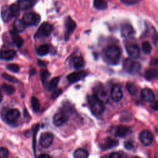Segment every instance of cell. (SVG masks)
I'll return each mask as SVG.
<instances>
[{
  "label": "cell",
  "instance_id": "6da1fadb",
  "mask_svg": "<svg viewBox=\"0 0 158 158\" xmlns=\"http://www.w3.org/2000/svg\"><path fill=\"white\" fill-rule=\"evenodd\" d=\"M89 107L92 113L95 115H101L105 110L104 103L97 98L94 94L88 97Z\"/></svg>",
  "mask_w": 158,
  "mask_h": 158
},
{
  "label": "cell",
  "instance_id": "7a4b0ae2",
  "mask_svg": "<svg viewBox=\"0 0 158 158\" xmlns=\"http://www.w3.org/2000/svg\"><path fill=\"white\" fill-rule=\"evenodd\" d=\"M105 56L109 63L112 64H117L120 58V49L115 45L109 46L105 51Z\"/></svg>",
  "mask_w": 158,
  "mask_h": 158
},
{
  "label": "cell",
  "instance_id": "3957f363",
  "mask_svg": "<svg viewBox=\"0 0 158 158\" xmlns=\"http://www.w3.org/2000/svg\"><path fill=\"white\" fill-rule=\"evenodd\" d=\"M123 67L124 70L127 73L136 74L140 71L141 65L139 62L134 59H127L123 62Z\"/></svg>",
  "mask_w": 158,
  "mask_h": 158
},
{
  "label": "cell",
  "instance_id": "277c9868",
  "mask_svg": "<svg viewBox=\"0 0 158 158\" xmlns=\"http://www.w3.org/2000/svg\"><path fill=\"white\" fill-rule=\"evenodd\" d=\"M52 29L53 28L52 25L48 22H44L39 27L35 35V38H39L42 37H48L51 35Z\"/></svg>",
  "mask_w": 158,
  "mask_h": 158
},
{
  "label": "cell",
  "instance_id": "5b68a950",
  "mask_svg": "<svg viewBox=\"0 0 158 158\" xmlns=\"http://www.w3.org/2000/svg\"><path fill=\"white\" fill-rule=\"evenodd\" d=\"M40 19L39 14L35 12H28L23 15L22 20L26 25H35L40 22Z\"/></svg>",
  "mask_w": 158,
  "mask_h": 158
},
{
  "label": "cell",
  "instance_id": "8992f818",
  "mask_svg": "<svg viewBox=\"0 0 158 158\" xmlns=\"http://www.w3.org/2000/svg\"><path fill=\"white\" fill-rule=\"evenodd\" d=\"M54 139V135L51 132H44L42 133L40 137L39 143L41 147L44 148H47L49 147L52 142Z\"/></svg>",
  "mask_w": 158,
  "mask_h": 158
},
{
  "label": "cell",
  "instance_id": "52a82bcc",
  "mask_svg": "<svg viewBox=\"0 0 158 158\" xmlns=\"http://www.w3.org/2000/svg\"><path fill=\"white\" fill-rule=\"evenodd\" d=\"M69 119V115L64 110H60L57 112L53 116V123L57 126L59 127L65 123Z\"/></svg>",
  "mask_w": 158,
  "mask_h": 158
},
{
  "label": "cell",
  "instance_id": "ba28073f",
  "mask_svg": "<svg viewBox=\"0 0 158 158\" xmlns=\"http://www.w3.org/2000/svg\"><path fill=\"white\" fill-rule=\"evenodd\" d=\"M94 95L104 104L109 101V96L104 88L101 85H98L93 89Z\"/></svg>",
  "mask_w": 158,
  "mask_h": 158
},
{
  "label": "cell",
  "instance_id": "9c48e42d",
  "mask_svg": "<svg viewBox=\"0 0 158 158\" xmlns=\"http://www.w3.org/2000/svg\"><path fill=\"white\" fill-rule=\"evenodd\" d=\"M65 40H68L76 28V23L70 17H67L65 19Z\"/></svg>",
  "mask_w": 158,
  "mask_h": 158
},
{
  "label": "cell",
  "instance_id": "30bf717a",
  "mask_svg": "<svg viewBox=\"0 0 158 158\" xmlns=\"http://www.w3.org/2000/svg\"><path fill=\"white\" fill-rule=\"evenodd\" d=\"M119 142L117 139L107 137L104 138L100 143V147L102 150H107L118 146Z\"/></svg>",
  "mask_w": 158,
  "mask_h": 158
},
{
  "label": "cell",
  "instance_id": "8fae6325",
  "mask_svg": "<svg viewBox=\"0 0 158 158\" xmlns=\"http://www.w3.org/2000/svg\"><path fill=\"white\" fill-rule=\"evenodd\" d=\"M153 135L152 133L148 130H144L139 134V139L141 143L144 146H149L153 141Z\"/></svg>",
  "mask_w": 158,
  "mask_h": 158
},
{
  "label": "cell",
  "instance_id": "7c38bea8",
  "mask_svg": "<svg viewBox=\"0 0 158 158\" xmlns=\"http://www.w3.org/2000/svg\"><path fill=\"white\" fill-rule=\"evenodd\" d=\"M110 97L115 102L120 101L123 98V92L118 85H114L110 91Z\"/></svg>",
  "mask_w": 158,
  "mask_h": 158
},
{
  "label": "cell",
  "instance_id": "4fadbf2b",
  "mask_svg": "<svg viewBox=\"0 0 158 158\" xmlns=\"http://www.w3.org/2000/svg\"><path fill=\"white\" fill-rule=\"evenodd\" d=\"M86 75H87L86 72H85V71H83V70H80V71L75 72H73V73L69 74L67 76V80L69 82H70V83H75V82L81 80Z\"/></svg>",
  "mask_w": 158,
  "mask_h": 158
},
{
  "label": "cell",
  "instance_id": "5bb4252c",
  "mask_svg": "<svg viewBox=\"0 0 158 158\" xmlns=\"http://www.w3.org/2000/svg\"><path fill=\"white\" fill-rule=\"evenodd\" d=\"M125 49L128 54L133 59L137 58L139 56L140 51L138 45L135 44H129L125 46Z\"/></svg>",
  "mask_w": 158,
  "mask_h": 158
},
{
  "label": "cell",
  "instance_id": "9a60e30c",
  "mask_svg": "<svg viewBox=\"0 0 158 158\" xmlns=\"http://www.w3.org/2000/svg\"><path fill=\"white\" fill-rule=\"evenodd\" d=\"M141 95L142 99L146 102L151 103L155 101V94L151 89L144 88L142 89Z\"/></svg>",
  "mask_w": 158,
  "mask_h": 158
},
{
  "label": "cell",
  "instance_id": "2e32d148",
  "mask_svg": "<svg viewBox=\"0 0 158 158\" xmlns=\"http://www.w3.org/2000/svg\"><path fill=\"white\" fill-rule=\"evenodd\" d=\"M20 111L17 109H12L9 110L6 115V118L9 123L15 122L20 117Z\"/></svg>",
  "mask_w": 158,
  "mask_h": 158
},
{
  "label": "cell",
  "instance_id": "e0dca14e",
  "mask_svg": "<svg viewBox=\"0 0 158 158\" xmlns=\"http://www.w3.org/2000/svg\"><path fill=\"white\" fill-rule=\"evenodd\" d=\"M1 17L4 22H7L10 21L12 18V15L10 9V6L5 5L1 8Z\"/></svg>",
  "mask_w": 158,
  "mask_h": 158
},
{
  "label": "cell",
  "instance_id": "ac0fdd59",
  "mask_svg": "<svg viewBox=\"0 0 158 158\" xmlns=\"http://www.w3.org/2000/svg\"><path fill=\"white\" fill-rule=\"evenodd\" d=\"M130 131V128L129 127L125 125H119L115 128L114 134L116 136L122 138L127 136Z\"/></svg>",
  "mask_w": 158,
  "mask_h": 158
},
{
  "label": "cell",
  "instance_id": "d6986e66",
  "mask_svg": "<svg viewBox=\"0 0 158 158\" xmlns=\"http://www.w3.org/2000/svg\"><path fill=\"white\" fill-rule=\"evenodd\" d=\"M37 0H19L17 4L22 10H27L32 7Z\"/></svg>",
  "mask_w": 158,
  "mask_h": 158
},
{
  "label": "cell",
  "instance_id": "ffe728a7",
  "mask_svg": "<svg viewBox=\"0 0 158 158\" xmlns=\"http://www.w3.org/2000/svg\"><path fill=\"white\" fill-rule=\"evenodd\" d=\"M134 34V29L131 25L125 24L121 27V35L123 37H129Z\"/></svg>",
  "mask_w": 158,
  "mask_h": 158
},
{
  "label": "cell",
  "instance_id": "44dd1931",
  "mask_svg": "<svg viewBox=\"0 0 158 158\" xmlns=\"http://www.w3.org/2000/svg\"><path fill=\"white\" fill-rule=\"evenodd\" d=\"M16 56V52L14 50L9 49L2 51L0 52V58L3 60H9L13 59Z\"/></svg>",
  "mask_w": 158,
  "mask_h": 158
},
{
  "label": "cell",
  "instance_id": "7402d4cb",
  "mask_svg": "<svg viewBox=\"0 0 158 158\" xmlns=\"http://www.w3.org/2000/svg\"><path fill=\"white\" fill-rule=\"evenodd\" d=\"M13 27L15 31H16L17 33H20V32L23 31L25 30L27 25L24 23L23 20L17 19L14 21Z\"/></svg>",
  "mask_w": 158,
  "mask_h": 158
},
{
  "label": "cell",
  "instance_id": "603a6c76",
  "mask_svg": "<svg viewBox=\"0 0 158 158\" xmlns=\"http://www.w3.org/2000/svg\"><path fill=\"white\" fill-rule=\"evenodd\" d=\"M10 36L14 43L18 48H20L23 45V40L22 37L17 34L16 31H10Z\"/></svg>",
  "mask_w": 158,
  "mask_h": 158
},
{
  "label": "cell",
  "instance_id": "cb8c5ba5",
  "mask_svg": "<svg viewBox=\"0 0 158 158\" xmlns=\"http://www.w3.org/2000/svg\"><path fill=\"white\" fill-rule=\"evenodd\" d=\"M72 64L75 69H80L84 65V59L81 56H75L72 59Z\"/></svg>",
  "mask_w": 158,
  "mask_h": 158
},
{
  "label": "cell",
  "instance_id": "d4e9b609",
  "mask_svg": "<svg viewBox=\"0 0 158 158\" xmlns=\"http://www.w3.org/2000/svg\"><path fill=\"white\" fill-rule=\"evenodd\" d=\"M93 6L97 10H103L107 9V4L104 0H94Z\"/></svg>",
  "mask_w": 158,
  "mask_h": 158
},
{
  "label": "cell",
  "instance_id": "484cf974",
  "mask_svg": "<svg viewBox=\"0 0 158 158\" xmlns=\"http://www.w3.org/2000/svg\"><path fill=\"white\" fill-rule=\"evenodd\" d=\"M88 156V152L83 148H78L73 152V157L75 158H86Z\"/></svg>",
  "mask_w": 158,
  "mask_h": 158
},
{
  "label": "cell",
  "instance_id": "4316f807",
  "mask_svg": "<svg viewBox=\"0 0 158 158\" xmlns=\"http://www.w3.org/2000/svg\"><path fill=\"white\" fill-rule=\"evenodd\" d=\"M127 88L129 93L131 95H136L138 92V87L133 82L128 81L127 83Z\"/></svg>",
  "mask_w": 158,
  "mask_h": 158
},
{
  "label": "cell",
  "instance_id": "83f0119b",
  "mask_svg": "<svg viewBox=\"0 0 158 158\" xmlns=\"http://www.w3.org/2000/svg\"><path fill=\"white\" fill-rule=\"evenodd\" d=\"M145 78L147 80H151L156 78L157 76V69H150L146 70L145 72Z\"/></svg>",
  "mask_w": 158,
  "mask_h": 158
},
{
  "label": "cell",
  "instance_id": "f1b7e54d",
  "mask_svg": "<svg viewBox=\"0 0 158 158\" xmlns=\"http://www.w3.org/2000/svg\"><path fill=\"white\" fill-rule=\"evenodd\" d=\"M59 81H60V77H56L52 78L48 84V86H47L48 90L52 91L54 89H56Z\"/></svg>",
  "mask_w": 158,
  "mask_h": 158
},
{
  "label": "cell",
  "instance_id": "f546056e",
  "mask_svg": "<svg viewBox=\"0 0 158 158\" xmlns=\"http://www.w3.org/2000/svg\"><path fill=\"white\" fill-rule=\"evenodd\" d=\"M1 88L2 91L7 94L10 95L13 94L15 92V88L10 85L8 84H3L1 86Z\"/></svg>",
  "mask_w": 158,
  "mask_h": 158
},
{
  "label": "cell",
  "instance_id": "4dcf8cb0",
  "mask_svg": "<svg viewBox=\"0 0 158 158\" xmlns=\"http://www.w3.org/2000/svg\"><path fill=\"white\" fill-rule=\"evenodd\" d=\"M31 103L33 111L35 112H38L40 108V104L39 100L36 97L33 96L31 99Z\"/></svg>",
  "mask_w": 158,
  "mask_h": 158
},
{
  "label": "cell",
  "instance_id": "1f68e13d",
  "mask_svg": "<svg viewBox=\"0 0 158 158\" xmlns=\"http://www.w3.org/2000/svg\"><path fill=\"white\" fill-rule=\"evenodd\" d=\"M49 48L47 44H43L39 47L37 50V53L39 56H43L48 53Z\"/></svg>",
  "mask_w": 158,
  "mask_h": 158
},
{
  "label": "cell",
  "instance_id": "d6a6232c",
  "mask_svg": "<svg viewBox=\"0 0 158 158\" xmlns=\"http://www.w3.org/2000/svg\"><path fill=\"white\" fill-rule=\"evenodd\" d=\"M10 9L13 17H18L20 14V7L17 4H13L10 6Z\"/></svg>",
  "mask_w": 158,
  "mask_h": 158
},
{
  "label": "cell",
  "instance_id": "836d02e7",
  "mask_svg": "<svg viewBox=\"0 0 158 158\" xmlns=\"http://www.w3.org/2000/svg\"><path fill=\"white\" fill-rule=\"evenodd\" d=\"M142 49L146 54H149L152 51V46L148 41H144L142 43Z\"/></svg>",
  "mask_w": 158,
  "mask_h": 158
},
{
  "label": "cell",
  "instance_id": "e575fe53",
  "mask_svg": "<svg viewBox=\"0 0 158 158\" xmlns=\"http://www.w3.org/2000/svg\"><path fill=\"white\" fill-rule=\"evenodd\" d=\"M49 76H50V73L48 70H43L41 72V78L43 84H46V81Z\"/></svg>",
  "mask_w": 158,
  "mask_h": 158
},
{
  "label": "cell",
  "instance_id": "d590c367",
  "mask_svg": "<svg viewBox=\"0 0 158 158\" xmlns=\"http://www.w3.org/2000/svg\"><path fill=\"white\" fill-rule=\"evenodd\" d=\"M6 67L9 70L15 73L18 72L19 70V66L15 64H10Z\"/></svg>",
  "mask_w": 158,
  "mask_h": 158
},
{
  "label": "cell",
  "instance_id": "8d00e7d4",
  "mask_svg": "<svg viewBox=\"0 0 158 158\" xmlns=\"http://www.w3.org/2000/svg\"><path fill=\"white\" fill-rule=\"evenodd\" d=\"M2 76L7 80L12 82V83H17L18 81L17 79L14 77V76H12V75H10L9 74H7V73H3L2 75Z\"/></svg>",
  "mask_w": 158,
  "mask_h": 158
},
{
  "label": "cell",
  "instance_id": "74e56055",
  "mask_svg": "<svg viewBox=\"0 0 158 158\" xmlns=\"http://www.w3.org/2000/svg\"><path fill=\"white\" fill-rule=\"evenodd\" d=\"M9 156V151L5 148H0V158H6Z\"/></svg>",
  "mask_w": 158,
  "mask_h": 158
},
{
  "label": "cell",
  "instance_id": "f35d334b",
  "mask_svg": "<svg viewBox=\"0 0 158 158\" xmlns=\"http://www.w3.org/2000/svg\"><path fill=\"white\" fill-rule=\"evenodd\" d=\"M122 3L127 5H133L138 3L141 0H120Z\"/></svg>",
  "mask_w": 158,
  "mask_h": 158
},
{
  "label": "cell",
  "instance_id": "ab89813d",
  "mask_svg": "<svg viewBox=\"0 0 158 158\" xmlns=\"http://www.w3.org/2000/svg\"><path fill=\"white\" fill-rule=\"evenodd\" d=\"M62 92V90L61 89H55L54 91L52 93V95H51V98L52 99H56V98H57Z\"/></svg>",
  "mask_w": 158,
  "mask_h": 158
},
{
  "label": "cell",
  "instance_id": "60d3db41",
  "mask_svg": "<svg viewBox=\"0 0 158 158\" xmlns=\"http://www.w3.org/2000/svg\"><path fill=\"white\" fill-rule=\"evenodd\" d=\"M124 147L127 150H132L133 149V144L132 142L130 141H125L124 143Z\"/></svg>",
  "mask_w": 158,
  "mask_h": 158
},
{
  "label": "cell",
  "instance_id": "b9f144b4",
  "mask_svg": "<svg viewBox=\"0 0 158 158\" xmlns=\"http://www.w3.org/2000/svg\"><path fill=\"white\" fill-rule=\"evenodd\" d=\"M109 157L110 158H121L123 157V155H122V154L118 152H112L109 156Z\"/></svg>",
  "mask_w": 158,
  "mask_h": 158
},
{
  "label": "cell",
  "instance_id": "7bdbcfd3",
  "mask_svg": "<svg viewBox=\"0 0 158 158\" xmlns=\"http://www.w3.org/2000/svg\"><path fill=\"white\" fill-rule=\"evenodd\" d=\"M151 103H152V104H151V108H152L153 110H157V109H158L157 102L156 101H154V102H151Z\"/></svg>",
  "mask_w": 158,
  "mask_h": 158
},
{
  "label": "cell",
  "instance_id": "ee69618b",
  "mask_svg": "<svg viewBox=\"0 0 158 158\" xmlns=\"http://www.w3.org/2000/svg\"><path fill=\"white\" fill-rule=\"evenodd\" d=\"M39 157H42V158H49V157H51V156L48 154H40L39 156Z\"/></svg>",
  "mask_w": 158,
  "mask_h": 158
},
{
  "label": "cell",
  "instance_id": "f6af8a7d",
  "mask_svg": "<svg viewBox=\"0 0 158 158\" xmlns=\"http://www.w3.org/2000/svg\"><path fill=\"white\" fill-rule=\"evenodd\" d=\"M2 99V93H1V91L0 90V102H1Z\"/></svg>",
  "mask_w": 158,
  "mask_h": 158
}]
</instances>
